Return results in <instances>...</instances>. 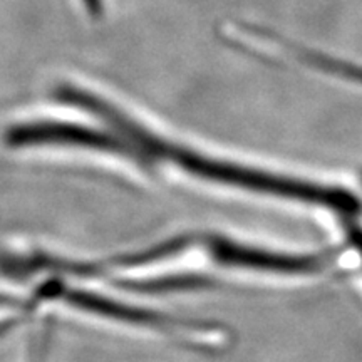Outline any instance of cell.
Listing matches in <instances>:
<instances>
[{"mask_svg":"<svg viewBox=\"0 0 362 362\" xmlns=\"http://www.w3.org/2000/svg\"><path fill=\"white\" fill-rule=\"evenodd\" d=\"M163 160L173 163L181 170L200 176V178L242 189H250V192L272 194V197L330 208L339 214L351 215L359 208L356 198L346 189L324 187V185L310 183V181L287 178V176L247 168V166L235 165V163L214 160V158L198 155V153L175 146L171 143L166 144Z\"/></svg>","mask_w":362,"mask_h":362,"instance_id":"6da1fadb","label":"cell"},{"mask_svg":"<svg viewBox=\"0 0 362 362\" xmlns=\"http://www.w3.org/2000/svg\"><path fill=\"white\" fill-rule=\"evenodd\" d=\"M6 143L13 148L34 146V144H67V146L98 149V151L126 156L144 168H149L139 149L124 136L104 133L78 124L56 123V121L17 124L7 129Z\"/></svg>","mask_w":362,"mask_h":362,"instance_id":"7a4b0ae2","label":"cell"},{"mask_svg":"<svg viewBox=\"0 0 362 362\" xmlns=\"http://www.w3.org/2000/svg\"><path fill=\"white\" fill-rule=\"evenodd\" d=\"M203 247L210 253L211 260L226 267H237L245 270L270 272L284 275H310L324 270L327 265V255H292L262 250V248L243 245L232 240L210 237L200 240Z\"/></svg>","mask_w":362,"mask_h":362,"instance_id":"3957f363","label":"cell"},{"mask_svg":"<svg viewBox=\"0 0 362 362\" xmlns=\"http://www.w3.org/2000/svg\"><path fill=\"white\" fill-rule=\"evenodd\" d=\"M64 296L66 300H69L71 304L81 307L84 310L96 312V314L111 317V319L124 320V322L131 324H139L146 325V327H155V329H183V330H202L205 329V325L187 322V320H178L175 317L158 314V312H149L143 309H136V307H129L124 304H117L110 298L99 297L96 293H88V292H79V291H64L61 293Z\"/></svg>","mask_w":362,"mask_h":362,"instance_id":"277c9868","label":"cell"},{"mask_svg":"<svg viewBox=\"0 0 362 362\" xmlns=\"http://www.w3.org/2000/svg\"><path fill=\"white\" fill-rule=\"evenodd\" d=\"M300 57L304 59L305 62H312L315 67L322 69L325 72H330V74H337L341 78H347L352 81H359L362 84V67H356L347 64V62H339L336 59L324 57L320 54H309V52H300Z\"/></svg>","mask_w":362,"mask_h":362,"instance_id":"5b68a950","label":"cell"},{"mask_svg":"<svg viewBox=\"0 0 362 362\" xmlns=\"http://www.w3.org/2000/svg\"><path fill=\"white\" fill-rule=\"evenodd\" d=\"M84 6L93 17H101L103 13V0H84Z\"/></svg>","mask_w":362,"mask_h":362,"instance_id":"8992f818","label":"cell"},{"mask_svg":"<svg viewBox=\"0 0 362 362\" xmlns=\"http://www.w3.org/2000/svg\"><path fill=\"white\" fill-rule=\"evenodd\" d=\"M349 235H351L352 243H354V247L357 248V252L361 253V259H362V230L357 228V226H352Z\"/></svg>","mask_w":362,"mask_h":362,"instance_id":"52a82bcc","label":"cell"}]
</instances>
